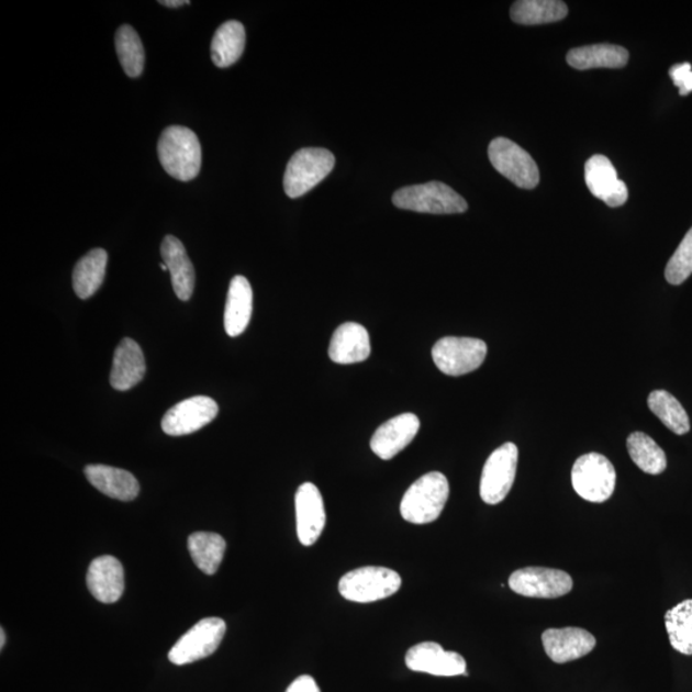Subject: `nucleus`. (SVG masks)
<instances>
[{"label":"nucleus","mask_w":692,"mask_h":692,"mask_svg":"<svg viewBox=\"0 0 692 692\" xmlns=\"http://www.w3.org/2000/svg\"><path fill=\"white\" fill-rule=\"evenodd\" d=\"M158 157L165 171L180 181L196 179L202 167V146L194 131L169 126L158 142Z\"/></svg>","instance_id":"obj_1"},{"label":"nucleus","mask_w":692,"mask_h":692,"mask_svg":"<svg viewBox=\"0 0 692 692\" xmlns=\"http://www.w3.org/2000/svg\"><path fill=\"white\" fill-rule=\"evenodd\" d=\"M449 482L442 472L422 476L406 490L400 513L414 525H427L440 517L449 499Z\"/></svg>","instance_id":"obj_2"},{"label":"nucleus","mask_w":692,"mask_h":692,"mask_svg":"<svg viewBox=\"0 0 692 692\" xmlns=\"http://www.w3.org/2000/svg\"><path fill=\"white\" fill-rule=\"evenodd\" d=\"M392 203L400 210L431 214H457L468 210L464 197L438 181L399 189L392 196Z\"/></svg>","instance_id":"obj_3"},{"label":"nucleus","mask_w":692,"mask_h":692,"mask_svg":"<svg viewBox=\"0 0 692 692\" xmlns=\"http://www.w3.org/2000/svg\"><path fill=\"white\" fill-rule=\"evenodd\" d=\"M402 587V577L387 567H361L342 577L338 591L354 603H373L390 598Z\"/></svg>","instance_id":"obj_4"},{"label":"nucleus","mask_w":692,"mask_h":692,"mask_svg":"<svg viewBox=\"0 0 692 692\" xmlns=\"http://www.w3.org/2000/svg\"><path fill=\"white\" fill-rule=\"evenodd\" d=\"M335 166L334 154L322 148L300 149L289 160L283 176V189L295 199L325 180Z\"/></svg>","instance_id":"obj_5"},{"label":"nucleus","mask_w":692,"mask_h":692,"mask_svg":"<svg viewBox=\"0 0 692 692\" xmlns=\"http://www.w3.org/2000/svg\"><path fill=\"white\" fill-rule=\"evenodd\" d=\"M617 473L611 460L599 453H589L576 460L572 468L573 489L591 503H604L613 495Z\"/></svg>","instance_id":"obj_6"},{"label":"nucleus","mask_w":692,"mask_h":692,"mask_svg":"<svg viewBox=\"0 0 692 692\" xmlns=\"http://www.w3.org/2000/svg\"><path fill=\"white\" fill-rule=\"evenodd\" d=\"M487 354V343L473 337H443L433 348L436 367L448 376H464L476 371L483 364Z\"/></svg>","instance_id":"obj_7"},{"label":"nucleus","mask_w":692,"mask_h":692,"mask_svg":"<svg viewBox=\"0 0 692 692\" xmlns=\"http://www.w3.org/2000/svg\"><path fill=\"white\" fill-rule=\"evenodd\" d=\"M489 158L499 174L521 189H535L540 182L536 161L510 138L496 137L489 145Z\"/></svg>","instance_id":"obj_8"},{"label":"nucleus","mask_w":692,"mask_h":692,"mask_svg":"<svg viewBox=\"0 0 692 692\" xmlns=\"http://www.w3.org/2000/svg\"><path fill=\"white\" fill-rule=\"evenodd\" d=\"M517 465V445L505 443L492 451L481 475L480 495L484 503L496 505L503 502L513 487Z\"/></svg>","instance_id":"obj_9"},{"label":"nucleus","mask_w":692,"mask_h":692,"mask_svg":"<svg viewBox=\"0 0 692 692\" xmlns=\"http://www.w3.org/2000/svg\"><path fill=\"white\" fill-rule=\"evenodd\" d=\"M225 634V621L217 617L199 621L174 645L168 659L176 666H185L210 657L219 649Z\"/></svg>","instance_id":"obj_10"},{"label":"nucleus","mask_w":692,"mask_h":692,"mask_svg":"<svg viewBox=\"0 0 692 692\" xmlns=\"http://www.w3.org/2000/svg\"><path fill=\"white\" fill-rule=\"evenodd\" d=\"M510 588L526 598L556 599L572 590L573 580L560 569L526 567L511 574Z\"/></svg>","instance_id":"obj_11"},{"label":"nucleus","mask_w":692,"mask_h":692,"mask_svg":"<svg viewBox=\"0 0 692 692\" xmlns=\"http://www.w3.org/2000/svg\"><path fill=\"white\" fill-rule=\"evenodd\" d=\"M219 414V405L210 397H192L171 408L161 420V429L169 436L194 434Z\"/></svg>","instance_id":"obj_12"},{"label":"nucleus","mask_w":692,"mask_h":692,"mask_svg":"<svg viewBox=\"0 0 692 692\" xmlns=\"http://www.w3.org/2000/svg\"><path fill=\"white\" fill-rule=\"evenodd\" d=\"M411 671L440 677L468 676L466 659L456 651H446L437 643L412 646L405 656Z\"/></svg>","instance_id":"obj_13"},{"label":"nucleus","mask_w":692,"mask_h":692,"mask_svg":"<svg viewBox=\"0 0 692 692\" xmlns=\"http://www.w3.org/2000/svg\"><path fill=\"white\" fill-rule=\"evenodd\" d=\"M297 534L304 546L319 542L326 526V511L321 492L314 483L300 484L295 495Z\"/></svg>","instance_id":"obj_14"},{"label":"nucleus","mask_w":692,"mask_h":692,"mask_svg":"<svg viewBox=\"0 0 692 692\" xmlns=\"http://www.w3.org/2000/svg\"><path fill=\"white\" fill-rule=\"evenodd\" d=\"M542 640L545 652L558 665L587 657L596 646L594 635L579 627L546 629Z\"/></svg>","instance_id":"obj_15"},{"label":"nucleus","mask_w":692,"mask_h":692,"mask_svg":"<svg viewBox=\"0 0 692 692\" xmlns=\"http://www.w3.org/2000/svg\"><path fill=\"white\" fill-rule=\"evenodd\" d=\"M421 422L413 413H403L384 422L371 438V449L377 457L390 460L406 448L417 436Z\"/></svg>","instance_id":"obj_16"},{"label":"nucleus","mask_w":692,"mask_h":692,"mask_svg":"<svg viewBox=\"0 0 692 692\" xmlns=\"http://www.w3.org/2000/svg\"><path fill=\"white\" fill-rule=\"evenodd\" d=\"M584 181L591 194L610 207L617 208L627 202V185L618 179L612 161L600 154L587 161Z\"/></svg>","instance_id":"obj_17"},{"label":"nucleus","mask_w":692,"mask_h":692,"mask_svg":"<svg viewBox=\"0 0 692 692\" xmlns=\"http://www.w3.org/2000/svg\"><path fill=\"white\" fill-rule=\"evenodd\" d=\"M91 595L103 604L119 602L125 590V572L119 559L112 556L99 557L91 561L87 576Z\"/></svg>","instance_id":"obj_18"},{"label":"nucleus","mask_w":692,"mask_h":692,"mask_svg":"<svg viewBox=\"0 0 692 692\" xmlns=\"http://www.w3.org/2000/svg\"><path fill=\"white\" fill-rule=\"evenodd\" d=\"M371 354L368 331L356 322L338 326L331 338L328 356L337 365L360 364Z\"/></svg>","instance_id":"obj_19"},{"label":"nucleus","mask_w":692,"mask_h":692,"mask_svg":"<svg viewBox=\"0 0 692 692\" xmlns=\"http://www.w3.org/2000/svg\"><path fill=\"white\" fill-rule=\"evenodd\" d=\"M161 258L171 274L172 287L177 298L188 302L196 287V271L187 249L179 238L168 235L160 246Z\"/></svg>","instance_id":"obj_20"},{"label":"nucleus","mask_w":692,"mask_h":692,"mask_svg":"<svg viewBox=\"0 0 692 692\" xmlns=\"http://www.w3.org/2000/svg\"><path fill=\"white\" fill-rule=\"evenodd\" d=\"M146 365L141 346L133 338H123L115 348L111 371L112 388L126 391L142 382Z\"/></svg>","instance_id":"obj_21"},{"label":"nucleus","mask_w":692,"mask_h":692,"mask_svg":"<svg viewBox=\"0 0 692 692\" xmlns=\"http://www.w3.org/2000/svg\"><path fill=\"white\" fill-rule=\"evenodd\" d=\"M85 475L92 487L103 492L104 495L121 500V502H131L141 492V484H138L135 476L125 469L91 465L85 468Z\"/></svg>","instance_id":"obj_22"},{"label":"nucleus","mask_w":692,"mask_h":692,"mask_svg":"<svg viewBox=\"0 0 692 692\" xmlns=\"http://www.w3.org/2000/svg\"><path fill=\"white\" fill-rule=\"evenodd\" d=\"M253 312V290L244 276H235L230 282L225 308V330L228 336L242 335L248 327Z\"/></svg>","instance_id":"obj_23"},{"label":"nucleus","mask_w":692,"mask_h":692,"mask_svg":"<svg viewBox=\"0 0 692 692\" xmlns=\"http://www.w3.org/2000/svg\"><path fill=\"white\" fill-rule=\"evenodd\" d=\"M629 54L620 45L595 44L574 48L567 54L568 65L587 71L592 68H622L627 65Z\"/></svg>","instance_id":"obj_24"},{"label":"nucleus","mask_w":692,"mask_h":692,"mask_svg":"<svg viewBox=\"0 0 692 692\" xmlns=\"http://www.w3.org/2000/svg\"><path fill=\"white\" fill-rule=\"evenodd\" d=\"M108 254L104 249H92L77 261L72 280L76 295L89 299L102 287L105 277Z\"/></svg>","instance_id":"obj_25"},{"label":"nucleus","mask_w":692,"mask_h":692,"mask_svg":"<svg viewBox=\"0 0 692 692\" xmlns=\"http://www.w3.org/2000/svg\"><path fill=\"white\" fill-rule=\"evenodd\" d=\"M245 48V29L243 23L228 21L223 23L213 36L211 54L213 64L226 68L241 59Z\"/></svg>","instance_id":"obj_26"},{"label":"nucleus","mask_w":692,"mask_h":692,"mask_svg":"<svg viewBox=\"0 0 692 692\" xmlns=\"http://www.w3.org/2000/svg\"><path fill=\"white\" fill-rule=\"evenodd\" d=\"M566 3L559 0H520L512 5L511 18L520 25H544L565 20Z\"/></svg>","instance_id":"obj_27"},{"label":"nucleus","mask_w":692,"mask_h":692,"mask_svg":"<svg viewBox=\"0 0 692 692\" xmlns=\"http://www.w3.org/2000/svg\"><path fill=\"white\" fill-rule=\"evenodd\" d=\"M188 548L196 566L205 574L219 571L226 551V542L219 534L194 533L189 536Z\"/></svg>","instance_id":"obj_28"},{"label":"nucleus","mask_w":692,"mask_h":692,"mask_svg":"<svg viewBox=\"0 0 692 692\" xmlns=\"http://www.w3.org/2000/svg\"><path fill=\"white\" fill-rule=\"evenodd\" d=\"M627 450L630 459L643 472L660 475L666 471V453L649 435L644 433L630 434L627 438Z\"/></svg>","instance_id":"obj_29"},{"label":"nucleus","mask_w":692,"mask_h":692,"mask_svg":"<svg viewBox=\"0 0 692 692\" xmlns=\"http://www.w3.org/2000/svg\"><path fill=\"white\" fill-rule=\"evenodd\" d=\"M650 411L676 435L690 431V420L682 404L666 390L652 391L648 398Z\"/></svg>","instance_id":"obj_30"},{"label":"nucleus","mask_w":692,"mask_h":692,"mask_svg":"<svg viewBox=\"0 0 692 692\" xmlns=\"http://www.w3.org/2000/svg\"><path fill=\"white\" fill-rule=\"evenodd\" d=\"M665 620L672 648L683 656H692V599L669 610Z\"/></svg>","instance_id":"obj_31"},{"label":"nucleus","mask_w":692,"mask_h":692,"mask_svg":"<svg viewBox=\"0 0 692 692\" xmlns=\"http://www.w3.org/2000/svg\"><path fill=\"white\" fill-rule=\"evenodd\" d=\"M115 51H118L123 71L129 77H138L145 65L144 46L136 31L123 25L115 33Z\"/></svg>","instance_id":"obj_32"},{"label":"nucleus","mask_w":692,"mask_h":692,"mask_svg":"<svg viewBox=\"0 0 692 692\" xmlns=\"http://www.w3.org/2000/svg\"><path fill=\"white\" fill-rule=\"evenodd\" d=\"M692 275V227L683 237L666 267V280L671 284H681Z\"/></svg>","instance_id":"obj_33"},{"label":"nucleus","mask_w":692,"mask_h":692,"mask_svg":"<svg viewBox=\"0 0 692 692\" xmlns=\"http://www.w3.org/2000/svg\"><path fill=\"white\" fill-rule=\"evenodd\" d=\"M669 76L680 90V96H688L692 91V71L690 64L676 65L669 69Z\"/></svg>","instance_id":"obj_34"},{"label":"nucleus","mask_w":692,"mask_h":692,"mask_svg":"<svg viewBox=\"0 0 692 692\" xmlns=\"http://www.w3.org/2000/svg\"><path fill=\"white\" fill-rule=\"evenodd\" d=\"M287 692H321L313 677L304 674L290 684Z\"/></svg>","instance_id":"obj_35"},{"label":"nucleus","mask_w":692,"mask_h":692,"mask_svg":"<svg viewBox=\"0 0 692 692\" xmlns=\"http://www.w3.org/2000/svg\"><path fill=\"white\" fill-rule=\"evenodd\" d=\"M161 5H166V7H171V8H177V7H181L185 4H190V2H188V0H161V2H159Z\"/></svg>","instance_id":"obj_36"},{"label":"nucleus","mask_w":692,"mask_h":692,"mask_svg":"<svg viewBox=\"0 0 692 692\" xmlns=\"http://www.w3.org/2000/svg\"><path fill=\"white\" fill-rule=\"evenodd\" d=\"M5 645V633L4 629H0V649H3Z\"/></svg>","instance_id":"obj_37"},{"label":"nucleus","mask_w":692,"mask_h":692,"mask_svg":"<svg viewBox=\"0 0 692 692\" xmlns=\"http://www.w3.org/2000/svg\"><path fill=\"white\" fill-rule=\"evenodd\" d=\"M160 268L164 269V271H168V268H167V266L165 264H161Z\"/></svg>","instance_id":"obj_38"}]
</instances>
